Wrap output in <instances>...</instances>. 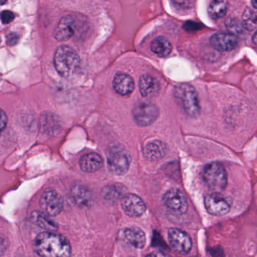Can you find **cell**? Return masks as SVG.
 Masks as SVG:
<instances>
[{"mask_svg":"<svg viewBox=\"0 0 257 257\" xmlns=\"http://www.w3.org/2000/svg\"><path fill=\"white\" fill-rule=\"evenodd\" d=\"M36 257H70L72 247L67 238L54 232H42L34 241Z\"/></svg>","mask_w":257,"mask_h":257,"instance_id":"1","label":"cell"},{"mask_svg":"<svg viewBox=\"0 0 257 257\" xmlns=\"http://www.w3.org/2000/svg\"><path fill=\"white\" fill-rule=\"evenodd\" d=\"M56 70L64 78L73 75L80 66V57L75 50L66 45L59 47L54 54Z\"/></svg>","mask_w":257,"mask_h":257,"instance_id":"2","label":"cell"},{"mask_svg":"<svg viewBox=\"0 0 257 257\" xmlns=\"http://www.w3.org/2000/svg\"><path fill=\"white\" fill-rule=\"evenodd\" d=\"M175 99L189 116L196 117L200 113L199 98L194 88L189 84H181L174 89Z\"/></svg>","mask_w":257,"mask_h":257,"instance_id":"3","label":"cell"},{"mask_svg":"<svg viewBox=\"0 0 257 257\" xmlns=\"http://www.w3.org/2000/svg\"><path fill=\"white\" fill-rule=\"evenodd\" d=\"M202 179L209 188L214 190H224L227 186L228 177L226 169L220 163L207 164L202 173Z\"/></svg>","mask_w":257,"mask_h":257,"instance_id":"4","label":"cell"},{"mask_svg":"<svg viewBox=\"0 0 257 257\" xmlns=\"http://www.w3.org/2000/svg\"><path fill=\"white\" fill-rule=\"evenodd\" d=\"M232 200L229 196L220 193H212L205 198V206L209 214L214 216H223L230 211Z\"/></svg>","mask_w":257,"mask_h":257,"instance_id":"5","label":"cell"},{"mask_svg":"<svg viewBox=\"0 0 257 257\" xmlns=\"http://www.w3.org/2000/svg\"><path fill=\"white\" fill-rule=\"evenodd\" d=\"M130 158L125 151L117 147L110 149L108 154V167L114 175L121 176L128 172Z\"/></svg>","mask_w":257,"mask_h":257,"instance_id":"6","label":"cell"},{"mask_svg":"<svg viewBox=\"0 0 257 257\" xmlns=\"http://www.w3.org/2000/svg\"><path fill=\"white\" fill-rule=\"evenodd\" d=\"M40 207L49 217H56L63 209V200L61 196L54 190H46L40 198Z\"/></svg>","mask_w":257,"mask_h":257,"instance_id":"7","label":"cell"},{"mask_svg":"<svg viewBox=\"0 0 257 257\" xmlns=\"http://www.w3.org/2000/svg\"><path fill=\"white\" fill-rule=\"evenodd\" d=\"M159 116L157 106L151 103H140L133 110V118L139 126L145 127L154 123Z\"/></svg>","mask_w":257,"mask_h":257,"instance_id":"8","label":"cell"},{"mask_svg":"<svg viewBox=\"0 0 257 257\" xmlns=\"http://www.w3.org/2000/svg\"><path fill=\"white\" fill-rule=\"evenodd\" d=\"M168 239L171 247L181 254L190 253L193 247V242L190 235L177 228H172L168 232Z\"/></svg>","mask_w":257,"mask_h":257,"instance_id":"9","label":"cell"},{"mask_svg":"<svg viewBox=\"0 0 257 257\" xmlns=\"http://www.w3.org/2000/svg\"><path fill=\"white\" fill-rule=\"evenodd\" d=\"M164 205L176 214H183L187 212L188 203L184 193L178 189H171L163 196Z\"/></svg>","mask_w":257,"mask_h":257,"instance_id":"10","label":"cell"},{"mask_svg":"<svg viewBox=\"0 0 257 257\" xmlns=\"http://www.w3.org/2000/svg\"><path fill=\"white\" fill-rule=\"evenodd\" d=\"M121 207L125 214L131 217H141L146 211V205L143 200L132 193L126 194L122 198Z\"/></svg>","mask_w":257,"mask_h":257,"instance_id":"11","label":"cell"},{"mask_svg":"<svg viewBox=\"0 0 257 257\" xmlns=\"http://www.w3.org/2000/svg\"><path fill=\"white\" fill-rule=\"evenodd\" d=\"M211 44L217 51H229L236 48L238 39L230 33H217L211 36Z\"/></svg>","mask_w":257,"mask_h":257,"instance_id":"12","label":"cell"},{"mask_svg":"<svg viewBox=\"0 0 257 257\" xmlns=\"http://www.w3.org/2000/svg\"><path fill=\"white\" fill-rule=\"evenodd\" d=\"M75 21L71 16H66L60 20L54 31V37L60 42L68 40L75 33Z\"/></svg>","mask_w":257,"mask_h":257,"instance_id":"13","label":"cell"},{"mask_svg":"<svg viewBox=\"0 0 257 257\" xmlns=\"http://www.w3.org/2000/svg\"><path fill=\"white\" fill-rule=\"evenodd\" d=\"M139 89L144 97L153 98L158 94L160 84L158 81L152 75L145 74L139 80Z\"/></svg>","mask_w":257,"mask_h":257,"instance_id":"14","label":"cell"},{"mask_svg":"<svg viewBox=\"0 0 257 257\" xmlns=\"http://www.w3.org/2000/svg\"><path fill=\"white\" fill-rule=\"evenodd\" d=\"M166 152V146L160 140L149 142L143 149L144 156L150 161H157L163 158Z\"/></svg>","mask_w":257,"mask_h":257,"instance_id":"15","label":"cell"},{"mask_svg":"<svg viewBox=\"0 0 257 257\" xmlns=\"http://www.w3.org/2000/svg\"><path fill=\"white\" fill-rule=\"evenodd\" d=\"M72 197L74 202L79 207L87 208L93 202L91 192L81 184L74 186L72 189Z\"/></svg>","mask_w":257,"mask_h":257,"instance_id":"16","label":"cell"},{"mask_svg":"<svg viewBox=\"0 0 257 257\" xmlns=\"http://www.w3.org/2000/svg\"><path fill=\"white\" fill-rule=\"evenodd\" d=\"M134 81L127 74L118 73L113 80V87L116 92L120 95H128L134 89Z\"/></svg>","mask_w":257,"mask_h":257,"instance_id":"17","label":"cell"},{"mask_svg":"<svg viewBox=\"0 0 257 257\" xmlns=\"http://www.w3.org/2000/svg\"><path fill=\"white\" fill-rule=\"evenodd\" d=\"M103 160L97 153H89L84 155L80 160V167L86 173H93L102 167Z\"/></svg>","mask_w":257,"mask_h":257,"instance_id":"18","label":"cell"},{"mask_svg":"<svg viewBox=\"0 0 257 257\" xmlns=\"http://www.w3.org/2000/svg\"><path fill=\"white\" fill-rule=\"evenodd\" d=\"M125 239L133 247L142 249L146 244V237L145 232L137 227H130L125 229L123 232Z\"/></svg>","mask_w":257,"mask_h":257,"instance_id":"19","label":"cell"},{"mask_svg":"<svg viewBox=\"0 0 257 257\" xmlns=\"http://www.w3.org/2000/svg\"><path fill=\"white\" fill-rule=\"evenodd\" d=\"M31 221L39 227L47 230V232H55L58 229L57 223L44 212L33 211L31 214Z\"/></svg>","mask_w":257,"mask_h":257,"instance_id":"20","label":"cell"},{"mask_svg":"<svg viewBox=\"0 0 257 257\" xmlns=\"http://www.w3.org/2000/svg\"><path fill=\"white\" fill-rule=\"evenodd\" d=\"M151 48L153 52L160 57H164L170 54L172 47L169 39L163 36H159L151 42Z\"/></svg>","mask_w":257,"mask_h":257,"instance_id":"21","label":"cell"},{"mask_svg":"<svg viewBox=\"0 0 257 257\" xmlns=\"http://www.w3.org/2000/svg\"><path fill=\"white\" fill-rule=\"evenodd\" d=\"M102 196L108 202H114L118 199H122L125 196L123 193V187L118 184L107 186L102 190Z\"/></svg>","mask_w":257,"mask_h":257,"instance_id":"22","label":"cell"},{"mask_svg":"<svg viewBox=\"0 0 257 257\" xmlns=\"http://www.w3.org/2000/svg\"><path fill=\"white\" fill-rule=\"evenodd\" d=\"M228 3L226 1H213L208 7V14L212 19L218 20L223 18L227 12Z\"/></svg>","mask_w":257,"mask_h":257,"instance_id":"23","label":"cell"},{"mask_svg":"<svg viewBox=\"0 0 257 257\" xmlns=\"http://www.w3.org/2000/svg\"><path fill=\"white\" fill-rule=\"evenodd\" d=\"M243 27L248 30H253L257 27V14L247 9L243 14Z\"/></svg>","mask_w":257,"mask_h":257,"instance_id":"24","label":"cell"},{"mask_svg":"<svg viewBox=\"0 0 257 257\" xmlns=\"http://www.w3.org/2000/svg\"><path fill=\"white\" fill-rule=\"evenodd\" d=\"M226 27L227 29H229V31L231 32L230 33L232 34H239L240 33H241L242 31V27L240 25L239 23L236 21L235 19H230L227 20L226 21Z\"/></svg>","mask_w":257,"mask_h":257,"instance_id":"25","label":"cell"},{"mask_svg":"<svg viewBox=\"0 0 257 257\" xmlns=\"http://www.w3.org/2000/svg\"><path fill=\"white\" fill-rule=\"evenodd\" d=\"M0 18L3 24H8L15 19V14L11 11H3L0 15Z\"/></svg>","mask_w":257,"mask_h":257,"instance_id":"26","label":"cell"},{"mask_svg":"<svg viewBox=\"0 0 257 257\" xmlns=\"http://www.w3.org/2000/svg\"><path fill=\"white\" fill-rule=\"evenodd\" d=\"M8 117L6 113L0 109V135L7 125Z\"/></svg>","mask_w":257,"mask_h":257,"instance_id":"27","label":"cell"},{"mask_svg":"<svg viewBox=\"0 0 257 257\" xmlns=\"http://www.w3.org/2000/svg\"><path fill=\"white\" fill-rule=\"evenodd\" d=\"M9 245L7 239L3 235H0V257L6 253V250L9 248Z\"/></svg>","mask_w":257,"mask_h":257,"instance_id":"28","label":"cell"},{"mask_svg":"<svg viewBox=\"0 0 257 257\" xmlns=\"http://www.w3.org/2000/svg\"><path fill=\"white\" fill-rule=\"evenodd\" d=\"M18 42V35L15 33H11L7 36L8 45L13 46Z\"/></svg>","mask_w":257,"mask_h":257,"instance_id":"29","label":"cell"},{"mask_svg":"<svg viewBox=\"0 0 257 257\" xmlns=\"http://www.w3.org/2000/svg\"><path fill=\"white\" fill-rule=\"evenodd\" d=\"M212 257H224V252L220 247H216L210 250Z\"/></svg>","mask_w":257,"mask_h":257,"instance_id":"30","label":"cell"},{"mask_svg":"<svg viewBox=\"0 0 257 257\" xmlns=\"http://www.w3.org/2000/svg\"><path fill=\"white\" fill-rule=\"evenodd\" d=\"M145 257H169L164 253H160V252H155V253H151L147 255Z\"/></svg>","mask_w":257,"mask_h":257,"instance_id":"31","label":"cell"},{"mask_svg":"<svg viewBox=\"0 0 257 257\" xmlns=\"http://www.w3.org/2000/svg\"><path fill=\"white\" fill-rule=\"evenodd\" d=\"M253 42H254V44H256V45H257V31L256 32V33H255V34L253 35Z\"/></svg>","mask_w":257,"mask_h":257,"instance_id":"32","label":"cell"},{"mask_svg":"<svg viewBox=\"0 0 257 257\" xmlns=\"http://www.w3.org/2000/svg\"><path fill=\"white\" fill-rule=\"evenodd\" d=\"M252 6H253V8L257 9V1H252L251 2Z\"/></svg>","mask_w":257,"mask_h":257,"instance_id":"33","label":"cell"},{"mask_svg":"<svg viewBox=\"0 0 257 257\" xmlns=\"http://www.w3.org/2000/svg\"><path fill=\"white\" fill-rule=\"evenodd\" d=\"M4 3H6V2H0V4H4Z\"/></svg>","mask_w":257,"mask_h":257,"instance_id":"34","label":"cell"},{"mask_svg":"<svg viewBox=\"0 0 257 257\" xmlns=\"http://www.w3.org/2000/svg\"><path fill=\"white\" fill-rule=\"evenodd\" d=\"M0 41H1V39H0Z\"/></svg>","mask_w":257,"mask_h":257,"instance_id":"35","label":"cell"}]
</instances>
